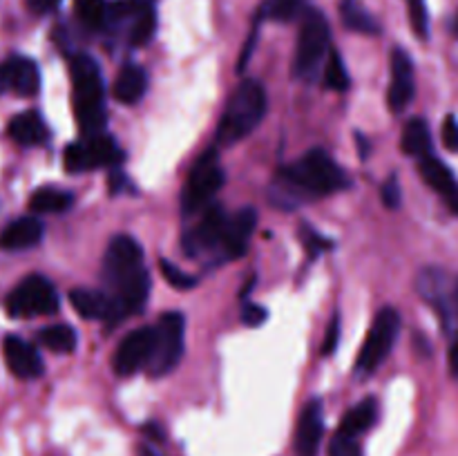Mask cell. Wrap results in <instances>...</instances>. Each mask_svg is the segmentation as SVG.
<instances>
[{
	"mask_svg": "<svg viewBox=\"0 0 458 456\" xmlns=\"http://www.w3.org/2000/svg\"><path fill=\"white\" fill-rule=\"evenodd\" d=\"M112 89H114L116 101L132 106V103H137L139 98H143V94H146L148 89L146 70L139 65H125L123 70L116 74L114 88Z\"/></svg>",
	"mask_w": 458,
	"mask_h": 456,
	"instance_id": "cell-23",
	"label": "cell"
},
{
	"mask_svg": "<svg viewBox=\"0 0 458 456\" xmlns=\"http://www.w3.org/2000/svg\"><path fill=\"white\" fill-rule=\"evenodd\" d=\"M302 237H304V246H307L309 255H320L322 250L331 249V241L325 240V237H322L320 232L311 231V228H304Z\"/></svg>",
	"mask_w": 458,
	"mask_h": 456,
	"instance_id": "cell-39",
	"label": "cell"
},
{
	"mask_svg": "<svg viewBox=\"0 0 458 456\" xmlns=\"http://www.w3.org/2000/svg\"><path fill=\"white\" fill-rule=\"evenodd\" d=\"M228 217L219 206H208L197 222V226L183 240L188 253H201V250H213L222 246L224 231H226Z\"/></svg>",
	"mask_w": 458,
	"mask_h": 456,
	"instance_id": "cell-14",
	"label": "cell"
},
{
	"mask_svg": "<svg viewBox=\"0 0 458 456\" xmlns=\"http://www.w3.org/2000/svg\"><path fill=\"white\" fill-rule=\"evenodd\" d=\"M0 83L18 97H34L40 88L38 65L27 56H9L0 63Z\"/></svg>",
	"mask_w": 458,
	"mask_h": 456,
	"instance_id": "cell-16",
	"label": "cell"
},
{
	"mask_svg": "<svg viewBox=\"0 0 458 456\" xmlns=\"http://www.w3.org/2000/svg\"><path fill=\"white\" fill-rule=\"evenodd\" d=\"M329 456H362L356 436L338 432L329 445Z\"/></svg>",
	"mask_w": 458,
	"mask_h": 456,
	"instance_id": "cell-37",
	"label": "cell"
},
{
	"mask_svg": "<svg viewBox=\"0 0 458 456\" xmlns=\"http://www.w3.org/2000/svg\"><path fill=\"white\" fill-rule=\"evenodd\" d=\"M398 334H401V316H398V311L396 308H383L376 316L369 334H367L360 356L356 360V369L360 374H374L383 365L385 358L392 353Z\"/></svg>",
	"mask_w": 458,
	"mask_h": 456,
	"instance_id": "cell-8",
	"label": "cell"
},
{
	"mask_svg": "<svg viewBox=\"0 0 458 456\" xmlns=\"http://www.w3.org/2000/svg\"><path fill=\"white\" fill-rule=\"evenodd\" d=\"M376 416H378V405H376L374 398H367L360 405L347 411V416L343 418V425H340V432L358 438L376 423Z\"/></svg>",
	"mask_w": 458,
	"mask_h": 456,
	"instance_id": "cell-27",
	"label": "cell"
},
{
	"mask_svg": "<svg viewBox=\"0 0 458 456\" xmlns=\"http://www.w3.org/2000/svg\"><path fill=\"white\" fill-rule=\"evenodd\" d=\"M282 186L298 197H322L347 186V174L325 150H311L280 173Z\"/></svg>",
	"mask_w": 458,
	"mask_h": 456,
	"instance_id": "cell-2",
	"label": "cell"
},
{
	"mask_svg": "<svg viewBox=\"0 0 458 456\" xmlns=\"http://www.w3.org/2000/svg\"><path fill=\"white\" fill-rule=\"evenodd\" d=\"M401 148L405 155L419 156V159L432 155V132H429L428 121L411 119L410 123H405L401 137Z\"/></svg>",
	"mask_w": 458,
	"mask_h": 456,
	"instance_id": "cell-24",
	"label": "cell"
},
{
	"mask_svg": "<svg viewBox=\"0 0 458 456\" xmlns=\"http://www.w3.org/2000/svg\"><path fill=\"white\" fill-rule=\"evenodd\" d=\"M307 0H267L264 3V16L277 22H289L304 12Z\"/></svg>",
	"mask_w": 458,
	"mask_h": 456,
	"instance_id": "cell-33",
	"label": "cell"
},
{
	"mask_svg": "<svg viewBox=\"0 0 458 456\" xmlns=\"http://www.w3.org/2000/svg\"><path fill=\"white\" fill-rule=\"evenodd\" d=\"M183 335H186V322L182 313H165L152 326V353L146 367L152 378H161L179 365L183 353Z\"/></svg>",
	"mask_w": 458,
	"mask_h": 456,
	"instance_id": "cell-5",
	"label": "cell"
},
{
	"mask_svg": "<svg viewBox=\"0 0 458 456\" xmlns=\"http://www.w3.org/2000/svg\"><path fill=\"white\" fill-rule=\"evenodd\" d=\"M255 226H258V213H255V208H242L233 217H228L222 240V249L226 250L228 258H242L246 253Z\"/></svg>",
	"mask_w": 458,
	"mask_h": 456,
	"instance_id": "cell-19",
	"label": "cell"
},
{
	"mask_svg": "<svg viewBox=\"0 0 458 456\" xmlns=\"http://www.w3.org/2000/svg\"><path fill=\"white\" fill-rule=\"evenodd\" d=\"M331 30L329 21L318 9H307L300 25L298 45H295L293 72L302 79H313L320 70V63L329 54Z\"/></svg>",
	"mask_w": 458,
	"mask_h": 456,
	"instance_id": "cell-4",
	"label": "cell"
},
{
	"mask_svg": "<svg viewBox=\"0 0 458 456\" xmlns=\"http://www.w3.org/2000/svg\"><path fill=\"white\" fill-rule=\"evenodd\" d=\"M4 307L13 317L52 316L58 311V293L47 277L30 275L7 295Z\"/></svg>",
	"mask_w": 458,
	"mask_h": 456,
	"instance_id": "cell-7",
	"label": "cell"
},
{
	"mask_svg": "<svg viewBox=\"0 0 458 456\" xmlns=\"http://www.w3.org/2000/svg\"><path fill=\"white\" fill-rule=\"evenodd\" d=\"M338 340H340V317L335 316L334 320H331L329 331H327V340H325V344H322V351L329 356V353L335 349V344H338Z\"/></svg>",
	"mask_w": 458,
	"mask_h": 456,
	"instance_id": "cell-42",
	"label": "cell"
},
{
	"mask_svg": "<svg viewBox=\"0 0 458 456\" xmlns=\"http://www.w3.org/2000/svg\"><path fill=\"white\" fill-rule=\"evenodd\" d=\"M112 291H114V298H112V302H114V322L143 311L148 295H150V275H148L146 266L137 268L134 273L125 275L123 280L116 282Z\"/></svg>",
	"mask_w": 458,
	"mask_h": 456,
	"instance_id": "cell-12",
	"label": "cell"
},
{
	"mask_svg": "<svg viewBox=\"0 0 458 456\" xmlns=\"http://www.w3.org/2000/svg\"><path fill=\"white\" fill-rule=\"evenodd\" d=\"M125 25L132 45H146L157 30L155 9L146 0H116L107 12V27Z\"/></svg>",
	"mask_w": 458,
	"mask_h": 456,
	"instance_id": "cell-9",
	"label": "cell"
},
{
	"mask_svg": "<svg viewBox=\"0 0 458 456\" xmlns=\"http://www.w3.org/2000/svg\"><path fill=\"white\" fill-rule=\"evenodd\" d=\"M443 141L450 150H458V123L454 116H447L445 125H443Z\"/></svg>",
	"mask_w": 458,
	"mask_h": 456,
	"instance_id": "cell-41",
	"label": "cell"
},
{
	"mask_svg": "<svg viewBox=\"0 0 458 456\" xmlns=\"http://www.w3.org/2000/svg\"><path fill=\"white\" fill-rule=\"evenodd\" d=\"M161 273H164V277L168 280V284L179 291H188L197 284L195 277L183 273L182 268H177V264H170L168 259H161Z\"/></svg>",
	"mask_w": 458,
	"mask_h": 456,
	"instance_id": "cell-35",
	"label": "cell"
},
{
	"mask_svg": "<svg viewBox=\"0 0 458 456\" xmlns=\"http://www.w3.org/2000/svg\"><path fill=\"white\" fill-rule=\"evenodd\" d=\"M0 89H3V83H0Z\"/></svg>",
	"mask_w": 458,
	"mask_h": 456,
	"instance_id": "cell-48",
	"label": "cell"
},
{
	"mask_svg": "<svg viewBox=\"0 0 458 456\" xmlns=\"http://www.w3.org/2000/svg\"><path fill=\"white\" fill-rule=\"evenodd\" d=\"M416 94V79H414V63H411L410 54L403 52L401 47L394 49L392 54V80H389V94L387 103L389 110L401 114Z\"/></svg>",
	"mask_w": 458,
	"mask_h": 456,
	"instance_id": "cell-13",
	"label": "cell"
},
{
	"mask_svg": "<svg viewBox=\"0 0 458 456\" xmlns=\"http://www.w3.org/2000/svg\"><path fill=\"white\" fill-rule=\"evenodd\" d=\"M38 340L56 353H70L76 349V331L70 325L45 326L38 334Z\"/></svg>",
	"mask_w": 458,
	"mask_h": 456,
	"instance_id": "cell-30",
	"label": "cell"
},
{
	"mask_svg": "<svg viewBox=\"0 0 458 456\" xmlns=\"http://www.w3.org/2000/svg\"><path fill=\"white\" fill-rule=\"evenodd\" d=\"M226 174H224L222 164H219L217 155L208 152L201 156L195 164V168L188 174V182L182 192V210L183 215H197L204 213L215 199L219 190H222Z\"/></svg>",
	"mask_w": 458,
	"mask_h": 456,
	"instance_id": "cell-6",
	"label": "cell"
},
{
	"mask_svg": "<svg viewBox=\"0 0 458 456\" xmlns=\"http://www.w3.org/2000/svg\"><path fill=\"white\" fill-rule=\"evenodd\" d=\"M152 353V326H143V329H134L125 335L116 347L114 358H112V367H114L116 376H132L137 374L141 367H148Z\"/></svg>",
	"mask_w": 458,
	"mask_h": 456,
	"instance_id": "cell-11",
	"label": "cell"
},
{
	"mask_svg": "<svg viewBox=\"0 0 458 456\" xmlns=\"http://www.w3.org/2000/svg\"><path fill=\"white\" fill-rule=\"evenodd\" d=\"M74 9L79 21L89 30H103L107 27V12L110 4L106 0H74Z\"/></svg>",
	"mask_w": 458,
	"mask_h": 456,
	"instance_id": "cell-31",
	"label": "cell"
},
{
	"mask_svg": "<svg viewBox=\"0 0 458 456\" xmlns=\"http://www.w3.org/2000/svg\"><path fill=\"white\" fill-rule=\"evenodd\" d=\"M340 13H343V21L349 30L358 31V34H380V25L374 16L365 9V4L360 0H343L340 3Z\"/></svg>",
	"mask_w": 458,
	"mask_h": 456,
	"instance_id": "cell-26",
	"label": "cell"
},
{
	"mask_svg": "<svg viewBox=\"0 0 458 456\" xmlns=\"http://www.w3.org/2000/svg\"><path fill=\"white\" fill-rule=\"evenodd\" d=\"M325 434V416H322V402L311 401L300 414L298 432H295V450L300 456H316L318 445Z\"/></svg>",
	"mask_w": 458,
	"mask_h": 456,
	"instance_id": "cell-18",
	"label": "cell"
},
{
	"mask_svg": "<svg viewBox=\"0 0 458 456\" xmlns=\"http://www.w3.org/2000/svg\"><path fill=\"white\" fill-rule=\"evenodd\" d=\"M27 4H30L31 12L49 13V12H54L58 4H61V0H27Z\"/></svg>",
	"mask_w": 458,
	"mask_h": 456,
	"instance_id": "cell-43",
	"label": "cell"
},
{
	"mask_svg": "<svg viewBox=\"0 0 458 456\" xmlns=\"http://www.w3.org/2000/svg\"><path fill=\"white\" fill-rule=\"evenodd\" d=\"M383 204L387 206L389 210L398 208L401 206V183H398V177L396 174H392V177L385 182L383 186Z\"/></svg>",
	"mask_w": 458,
	"mask_h": 456,
	"instance_id": "cell-38",
	"label": "cell"
},
{
	"mask_svg": "<svg viewBox=\"0 0 458 456\" xmlns=\"http://www.w3.org/2000/svg\"><path fill=\"white\" fill-rule=\"evenodd\" d=\"M141 456H159V454H157V452H152L150 447H143V450H141Z\"/></svg>",
	"mask_w": 458,
	"mask_h": 456,
	"instance_id": "cell-47",
	"label": "cell"
},
{
	"mask_svg": "<svg viewBox=\"0 0 458 456\" xmlns=\"http://www.w3.org/2000/svg\"><path fill=\"white\" fill-rule=\"evenodd\" d=\"M325 83H327V88L334 89V92H344V89L349 88L347 67H344L343 56H340V54L335 52V49H331L329 58H327Z\"/></svg>",
	"mask_w": 458,
	"mask_h": 456,
	"instance_id": "cell-32",
	"label": "cell"
},
{
	"mask_svg": "<svg viewBox=\"0 0 458 456\" xmlns=\"http://www.w3.org/2000/svg\"><path fill=\"white\" fill-rule=\"evenodd\" d=\"M454 284H450V277L438 268H428L419 280V291L425 302L432 304L445 320L454 317Z\"/></svg>",
	"mask_w": 458,
	"mask_h": 456,
	"instance_id": "cell-17",
	"label": "cell"
},
{
	"mask_svg": "<svg viewBox=\"0 0 458 456\" xmlns=\"http://www.w3.org/2000/svg\"><path fill=\"white\" fill-rule=\"evenodd\" d=\"M143 266V250L139 241L130 235L112 237L103 258V275L107 284L114 286L125 275Z\"/></svg>",
	"mask_w": 458,
	"mask_h": 456,
	"instance_id": "cell-10",
	"label": "cell"
},
{
	"mask_svg": "<svg viewBox=\"0 0 458 456\" xmlns=\"http://www.w3.org/2000/svg\"><path fill=\"white\" fill-rule=\"evenodd\" d=\"M43 240V224L36 217H21L0 232V249L25 250Z\"/></svg>",
	"mask_w": 458,
	"mask_h": 456,
	"instance_id": "cell-21",
	"label": "cell"
},
{
	"mask_svg": "<svg viewBox=\"0 0 458 456\" xmlns=\"http://www.w3.org/2000/svg\"><path fill=\"white\" fill-rule=\"evenodd\" d=\"M65 168L70 170V173H85V170H94L88 141L72 143V146L65 148Z\"/></svg>",
	"mask_w": 458,
	"mask_h": 456,
	"instance_id": "cell-34",
	"label": "cell"
},
{
	"mask_svg": "<svg viewBox=\"0 0 458 456\" xmlns=\"http://www.w3.org/2000/svg\"><path fill=\"white\" fill-rule=\"evenodd\" d=\"M450 369L452 374L458 376V338L454 340V344H452L450 349Z\"/></svg>",
	"mask_w": 458,
	"mask_h": 456,
	"instance_id": "cell-44",
	"label": "cell"
},
{
	"mask_svg": "<svg viewBox=\"0 0 458 456\" xmlns=\"http://www.w3.org/2000/svg\"><path fill=\"white\" fill-rule=\"evenodd\" d=\"M7 132L18 146H25V148H34L47 141V125H45V121L40 119L38 112L34 110L21 112V114L13 116V119L9 121Z\"/></svg>",
	"mask_w": 458,
	"mask_h": 456,
	"instance_id": "cell-22",
	"label": "cell"
},
{
	"mask_svg": "<svg viewBox=\"0 0 458 456\" xmlns=\"http://www.w3.org/2000/svg\"><path fill=\"white\" fill-rule=\"evenodd\" d=\"M74 201V197L65 190H56V188H40L31 195L30 208L34 213H63Z\"/></svg>",
	"mask_w": 458,
	"mask_h": 456,
	"instance_id": "cell-28",
	"label": "cell"
},
{
	"mask_svg": "<svg viewBox=\"0 0 458 456\" xmlns=\"http://www.w3.org/2000/svg\"><path fill=\"white\" fill-rule=\"evenodd\" d=\"M89 146V155H92L94 168H107L121 161V150L107 134H97V137L85 139Z\"/></svg>",
	"mask_w": 458,
	"mask_h": 456,
	"instance_id": "cell-29",
	"label": "cell"
},
{
	"mask_svg": "<svg viewBox=\"0 0 458 456\" xmlns=\"http://www.w3.org/2000/svg\"><path fill=\"white\" fill-rule=\"evenodd\" d=\"M445 201H447V204H450L452 213H456V215H458V188H456L454 192H452V195H447V197H445Z\"/></svg>",
	"mask_w": 458,
	"mask_h": 456,
	"instance_id": "cell-45",
	"label": "cell"
},
{
	"mask_svg": "<svg viewBox=\"0 0 458 456\" xmlns=\"http://www.w3.org/2000/svg\"><path fill=\"white\" fill-rule=\"evenodd\" d=\"M454 317L458 320V280H456V286H454Z\"/></svg>",
	"mask_w": 458,
	"mask_h": 456,
	"instance_id": "cell-46",
	"label": "cell"
},
{
	"mask_svg": "<svg viewBox=\"0 0 458 456\" xmlns=\"http://www.w3.org/2000/svg\"><path fill=\"white\" fill-rule=\"evenodd\" d=\"M419 168H420V174H423L425 183H428V186H432L438 195L447 197L458 188L452 170L447 168L441 159H437V156H432V155L423 156Z\"/></svg>",
	"mask_w": 458,
	"mask_h": 456,
	"instance_id": "cell-25",
	"label": "cell"
},
{
	"mask_svg": "<svg viewBox=\"0 0 458 456\" xmlns=\"http://www.w3.org/2000/svg\"><path fill=\"white\" fill-rule=\"evenodd\" d=\"M267 107V92L259 85V80H244L228 98L226 110H224L217 125V141L224 146H233V143L249 137L262 123Z\"/></svg>",
	"mask_w": 458,
	"mask_h": 456,
	"instance_id": "cell-3",
	"label": "cell"
},
{
	"mask_svg": "<svg viewBox=\"0 0 458 456\" xmlns=\"http://www.w3.org/2000/svg\"><path fill=\"white\" fill-rule=\"evenodd\" d=\"M407 9H410V21L414 25L416 34L420 38H428L429 34V18H428V7H425V0H407Z\"/></svg>",
	"mask_w": 458,
	"mask_h": 456,
	"instance_id": "cell-36",
	"label": "cell"
},
{
	"mask_svg": "<svg viewBox=\"0 0 458 456\" xmlns=\"http://www.w3.org/2000/svg\"><path fill=\"white\" fill-rule=\"evenodd\" d=\"M3 356L16 378L34 380L43 374V358L36 351L34 344L22 340L21 335H7L3 340Z\"/></svg>",
	"mask_w": 458,
	"mask_h": 456,
	"instance_id": "cell-15",
	"label": "cell"
},
{
	"mask_svg": "<svg viewBox=\"0 0 458 456\" xmlns=\"http://www.w3.org/2000/svg\"><path fill=\"white\" fill-rule=\"evenodd\" d=\"M242 320H244L246 326H259L267 320V311L262 307H258V304L249 302L244 307V311H242Z\"/></svg>",
	"mask_w": 458,
	"mask_h": 456,
	"instance_id": "cell-40",
	"label": "cell"
},
{
	"mask_svg": "<svg viewBox=\"0 0 458 456\" xmlns=\"http://www.w3.org/2000/svg\"><path fill=\"white\" fill-rule=\"evenodd\" d=\"M72 74V98H74V114L79 128L85 137L103 134L107 121L106 107V85H103L101 72L97 61L88 54H76L70 63Z\"/></svg>",
	"mask_w": 458,
	"mask_h": 456,
	"instance_id": "cell-1",
	"label": "cell"
},
{
	"mask_svg": "<svg viewBox=\"0 0 458 456\" xmlns=\"http://www.w3.org/2000/svg\"><path fill=\"white\" fill-rule=\"evenodd\" d=\"M70 302L74 311L85 320L114 322V302L101 291L74 289L70 293Z\"/></svg>",
	"mask_w": 458,
	"mask_h": 456,
	"instance_id": "cell-20",
	"label": "cell"
}]
</instances>
